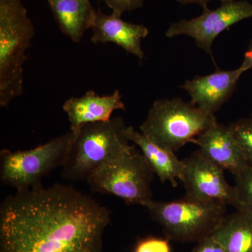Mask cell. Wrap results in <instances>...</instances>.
I'll use <instances>...</instances> for the list:
<instances>
[{"mask_svg":"<svg viewBox=\"0 0 252 252\" xmlns=\"http://www.w3.org/2000/svg\"><path fill=\"white\" fill-rule=\"evenodd\" d=\"M240 67L234 70H222L205 76H196L181 86L190 97V103L215 114L230 99L239 79L244 74Z\"/></svg>","mask_w":252,"mask_h":252,"instance_id":"30bf717a","label":"cell"},{"mask_svg":"<svg viewBox=\"0 0 252 252\" xmlns=\"http://www.w3.org/2000/svg\"><path fill=\"white\" fill-rule=\"evenodd\" d=\"M239 67L244 72H248V70L252 69V39L250 41L248 49L245 51V55H244L243 63Z\"/></svg>","mask_w":252,"mask_h":252,"instance_id":"7402d4cb","label":"cell"},{"mask_svg":"<svg viewBox=\"0 0 252 252\" xmlns=\"http://www.w3.org/2000/svg\"><path fill=\"white\" fill-rule=\"evenodd\" d=\"M252 18V4L248 0H231L220 3L218 8H204L203 14L192 19L172 23L165 36L173 38L186 35L192 38L199 49L211 55L215 39L230 26Z\"/></svg>","mask_w":252,"mask_h":252,"instance_id":"ba28073f","label":"cell"},{"mask_svg":"<svg viewBox=\"0 0 252 252\" xmlns=\"http://www.w3.org/2000/svg\"><path fill=\"white\" fill-rule=\"evenodd\" d=\"M154 175L140 149L130 146L97 167L86 182L94 193L114 195L127 205L144 206L153 200Z\"/></svg>","mask_w":252,"mask_h":252,"instance_id":"5b68a950","label":"cell"},{"mask_svg":"<svg viewBox=\"0 0 252 252\" xmlns=\"http://www.w3.org/2000/svg\"><path fill=\"white\" fill-rule=\"evenodd\" d=\"M250 211L252 212V210H250Z\"/></svg>","mask_w":252,"mask_h":252,"instance_id":"cb8c5ba5","label":"cell"},{"mask_svg":"<svg viewBox=\"0 0 252 252\" xmlns=\"http://www.w3.org/2000/svg\"><path fill=\"white\" fill-rule=\"evenodd\" d=\"M228 126L248 164L252 165V117L238 119Z\"/></svg>","mask_w":252,"mask_h":252,"instance_id":"e0dca14e","label":"cell"},{"mask_svg":"<svg viewBox=\"0 0 252 252\" xmlns=\"http://www.w3.org/2000/svg\"><path fill=\"white\" fill-rule=\"evenodd\" d=\"M217 123L215 114L175 97L156 100L140 130L157 145L175 153Z\"/></svg>","mask_w":252,"mask_h":252,"instance_id":"277c9868","label":"cell"},{"mask_svg":"<svg viewBox=\"0 0 252 252\" xmlns=\"http://www.w3.org/2000/svg\"><path fill=\"white\" fill-rule=\"evenodd\" d=\"M127 135L140 149L160 182H169L176 187L183 170V161L175 153L157 145L132 126H127Z\"/></svg>","mask_w":252,"mask_h":252,"instance_id":"9a60e30c","label":"cell"},{"mask_svg":"<svg viewBox=\"0 0 252 252\" xmlns=\"http://www.w3.org/2000/svg\"><path fill=\"white\" fill-rule=\"evenodd\" d=\"M103 1L112 10L113 14L122 16L126 11H132L142 7L144 0H98Z\"/></svg>","mask_w":252,"mask_h":252,"instance_id":"ffe728a7","label":"cell"},{"mask_svg":"<svg viewBox=\"0 0 252 252\" xmlns=\"http://www.w3.org/2000/svg\"><path fill=\"white\" fill-rule=\"evenodd\" d=\"M34 28L22 0H0V107L23 92V66Z\"/></svg>","mask_w":252,"mask_h":252,"instance_id":"7a4b0ae2","label":"cell"},{"mask_svg":"<svg viewBox=\"0 0 252 252\" xmlns=\"http://www.w3.org/2000/svg\"><path fill=\"white\" fill-rule=\"evenodd\" d=\"M63 109L67 114L70 131L74 135L86 124L107 122L112 119L116 110L126 109L119 90L104 96L88 91L81 97L68 99L63 104Z\"/></svg>","mask_w":252,"mask_h":252,"instance_id":"4fadbf2b","label":"cell"},{"mask_svg":"<svg viewBox=\"0 0 252 252\" xmlns=\"http://www.w3.org/2000/svg\"><path fill=\"white\" fill-rule=\"evenodd\" d=\"M122 117L83 126L73 141L61 176L71 182L87 180L99 165L130 147Z\"/></svg>","mask_w":252,"mask_h":252,"instance_id":"3957f363","label":"cell"},{"mask_svg":"<svg viewBox=\"0 0 252 252\" xmlns=\"http://www.w3.org/2000/svg\"><path fill=\"white\" fill-rule=\"evenodd\" d=\"M235 193L238 210H252V165H249L235 176Z\"/></svg>","mask_w":252,"mask_h":252,"instance_id":"ac0fdd59","label":"cell"},{"mask_svg":"<svg viewBox=\"0 0 252 252\" xmlns=\"http://www.w3.org/2000/svg\"><path fill=\"white\" fill-rule=\"evenodd\" d=\"M50 9L63 34L79 43L87 30L91 29L96 10L89 0H47Z\"/></svg>","mask_w":252,"mask_h":252,"instance_id":"5bb4252c","label":"cell"},{"mask_svg":"<svg viewBox=\"0 0 252 252\" xmlns=\"http://www.w3.org/2000/svg\"><path fill=\"white\" fill-rule=\"evenodd\" d=\"M74 140L70 130L35 148L0 152V182L16 191L42 185L41 181L58 167H62Z\"/></svg>","mask_w":252,"mask_h":252,"instance_id":"52a82bcc","label":"cell"},{"mask_svg":"<svg viewBox=\"0 0 252 252\" xmlns=\"http://www.w3.org/2000/svg\"></svg>","mask_w":252,"mask_h":252,"instance_id":"d4e9b609","label":"cell"},{"mask_svg":"<svg viewBox=\"0 0 252 252\" xmlns=\"http://www.w3.org/2000/svg\"><path fill=\"white\" fill-rule=\"evenodd\" d=\"M111 212L70 185L16 191L0 205V252H101Z\"/></svg>","mask_w":252,"mask_h":252,"instance_id":"6da1fadb","label":"cell"},{"mask_svg":"<svg viewBox=\"0 0 252 252\" xmlns=\"http://www.w3.org/2000/svg\"><path fill=\"white\" fill-rule=\"evenodd\" d=\"M190 142L198 146L204 157L235 176L249 165L228 126L217 123Z\"/></svg>","mask_w":252,"mask_h":252,"instance_id":"7c38bea8","label":"cell"},{"mask_svg":"<svg viewBox=\"0 0 252 252\" xmlns=\"http://www.w3.org/2000/svg\"><path fill=\"white\" fill-rule=\"evenodd\" d=\"M91 30V41L94 44L114 43L126 52L142 61L145 57L142 48V39L148 36V28L144 25L126 22L122 16L96 11Z\"/></svg>","mask_w":252,"mask_h":252,"instance_id":"8fae6325","label":"cell"},{"mask_svg":"<svg viewBox=\"0 0 252 252\" xmlns=\"http://www.w3.org/2000/svg\"><path fill=\"white\" fill-rule=\"evenodd\" d=\"M212 236L226 252H252V212L241 209L225 216Z\"/></svg>","mask_w":252,"mask_h":252,"instance_id":"2e32d148","label":"cell"},{"mask_svg":"<svg viewBox=\"0 0 252 252\" xmlns=\"http://www.w3.org/2000/svg\"><path fill=\"white\" fill-rule=\"evenodd\" d=\"M169 240L198 243L214 234L225 217L226 205L185 197L175 201L150 200L144 205Z\"/></svg>","mask_w":252,"mask_h":252,"instance_id":"8992f818","label":"cell"},{"mask_svg":"<svg viewBox=\"0 0 252 252\" xmlns=\"http://www.w3.org/2000/svg\"><path fill=\"white\" fill-rule=\"evenodd\" d=\"M175 1L182 5L192 4L200 5L204 9V8L208 7L207 4L212 0H175ZM220 3H224L226 2V1H231V0H220Z\"/></svg>","mask_w":252,"mask_h":252,"instance_id":"603a6c76","label":"cell"},{"mask_svg":"<svg viewBox=\"0 0 252 252\" xmlns=\"http://www.w3.org/2000/svg\"><path fill=\"white\" fill-rule=\"evenodd\" d=\"M191 252H226L224 248L212 235L197 243Z\"/></svg>","mask_w":252,"mask_h":252,"instance_id":"44dd1931","label":"cell"},{"mask_svg":"<svg viewBox=\"0 0 252 252\" xmlns=\"http://www.w3.org/2000/svg\"><path fill=\"white\" fill-rule=\"evenodd\" d=\"M182 161L184 167L180 180L185 187L187 198L231 205L238 210L235 187L225 180L223 169L204 157L199 150Z\"/></svg>","mask_w":252,"mask_h":252,"instance_id":"9c48e42d","label":"cell"},{"mask_svg":"<svg viewBox=\"0 0 252 252\" xmlns=\"http://www.w3.org/2000/svg\"><path fill=\"white\" fill-rule=\"evenodd\" d=\"M168 240L154 237L143 239L137 244L134 252H172Z\"/></svg>","mask_w":252,"mask_h":252,"instance_id":"d6986e66","label":"cell"}]
</instances>
